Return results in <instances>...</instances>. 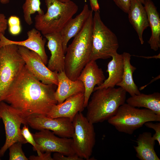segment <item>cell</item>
I'll list each match as a JSON object with an SVG mask.
<instances>
[{"label":"cell","instance_id":"obj_1","mask_svg":"<svg viewBox=\"0 0 160 160\" xmlns=\"http://www.w3.org/2000/svg\"><path fill=\"white\" fill-rule=\"evenodd\" d=\"M56 85L42 83L28 71L25 65L9 89L3 101L10 104L21 117L32 115L47 116L57 104Z\"/></svg>","mask_w":160,"mask_h":160},{"label":"cell","instance_id":"obj_2","mask_svg":"<svg viewBox=\"0 0 160 160\" xmlns=\"http://www.w3.org/2000/svg\"><path fill=\"white\" fill-rule=\"evenodd\" d=\"M93 12L81 31L67 47L65 55L64 71L70 79H77L90 61L92 48Z\"/></svg>","mask_w":160,"mask_h":160},{"label":"cell","instance_id":"obj_3","mask_svg":"<svg viewBox=\"0 0 160 160\" xmlns=\"http://www.w3.org/2000/svg\"><path fill=\"white\" fill-rule=\"evenodd\" d=\"M94 92L86 107V116L93 124L108 120L126 101L127 92L120 87L98 89Z\"/></svg>","mask_w":160,"mask_h":160},{"label":"cell","instance_id":"obj_4","mask_svg":"<svg viewBox=\"0 0 160 160\" xmlns=\"http://www.w3.org/2000/svg\"><path fill=\"white\" fill-rule=\"evenodd\" d=\"M47 11L34 18L35 28L44 36L59 33L77 12L78 7L71 0L65 3L58 0H45Z\"/></svg>","mask_w":160,"mask_h":160},{"label":"cell","instance_id":"obj_5","mask_svg":"<svg viewBox=\"0 0 160 160\" xmlns=\"http://www.w3.org/2000/svg\"><path fill=\"white\" fill-rule=\"evenodd\" d=\"M160 115L147 108L139 109L124 103L116 114L108 120L119 132L132 134L149 121H160Z\"/></svg>","mask_w":160,"mask_h":160},{"label":"cell","instance_id":"obj_6","mask_svg":"<svg viewBox=\"0 0 160 160\" xmlns=\"http://www.w3.org/2000/svg\"><path fill=\"white\" fill-rule=\"evenodd\" d=\"M119 44L116 35L103 22L100 11L93 19L92 48L90 60L110 58L117 53Z\"/></svg>","mask_w":160,"mask_h":160},{"label":"cell","instance_id":"obj_7","mask_svg":"<svg viewBox=\"0 0 160 160\" xmlns=\"http://www.w3.org/2000/svg\"><path fill=\"white\" fill-rule=\"evenodd\" d=\"M25 65L18 46L14 44L0 47V102Z\"/></svg>","mask_w":160,"mask_h":160},{"label":"cell","instance_id":"obj_8","mask_svg":"<svg viewBox=\"0 0 160 160\" xmlns=\"http://www.w3.org/2000/svg\"><path fill=\"white\" fill-rule=\"evenodd\" d=\"M72 123L74 128L72 145L75 153L83 159L89 160L95 143L93 124L81 112L76 115Z\"/></svg>","mask_w":160,"mask_h":160},{"label":"cell","instance_id":"obj_9","mask_svg":"<svg viewBox=\"0 0 160 160\" xmlns=\"http://www.w3.org/2000/svg\"><path fill=\"white\" fill-rule=\"evenodd\" d=\"M0 116L4 125L6 134L5 143L0 149L1 157L14 143L17 142L23 144L27 143L21 133L20 126L22 124H27L25 120L4 101L0 102Z\"/></svg>","mask_w":160,"mask_h":160},{"label":"cell","instance_id":"obj_10","mask_svg":"<svg viewBox=\"0 0 160 160\" xmlns=\"http://www.w3.org/2000/svg\"><path fill=\"white\" fill-rule=\"evenodd\" d=\"M18 49L25 67L33 76L43 83L57 86V73L49 69L37 53L21 46H18Z\"/></svg>","mask_w":160,"mask_h":160},{"label":"cell","instance_id":"obj_11","mask_svg":"<svg viewBox=\"0 0 160 160\" xmlns=\"http://www.w3.org/2000/svg\"><path fill=\"white\" fill-rule=\"evenodd\" d=\"M27 124L40 130L47 129L60 137L72 138L74 132L72 121L68 118H48L39 115H32L25 119Z\"/></svg>","mask_w":160,"mask_h":160},{"label":"cell","instance_id":"obj_12","mask_svg":"<svg viewBox=\"0 0 160 160\" xmlns=\"http://www.w3.org/2000/svg\"><path fill=\"white\" fill-rule=\"evenodd\" d=\"M32 135L39 150L42 152H58L66 156L75 154L72 138L57 137L47 129L40 130Z\"/></svg>","mask_w":160,"mask_h":160},{"label":"cell","instance_id":"obj_13","mask_svg":"<svg viewBox=\"0 0 160 160\" xmlns=\"http://www.w3.org/2000/svg\"><path fill=\"white\" fill-rule=\"evenodd\" d=\"M77 79L82 82L84 87V107L85 108L95 86L102 84L105 79V76L102 69L99 68L96 61L91 60L84 66Z\"/></svg>","mask_w":160,"mask_h":160},{"label":"cell","instance_id":"obj_14","mask_svg":"<svg viewBox=\"0 0 160 160\" xmlns=\"http://www.w3.org/2000/svg\"><path fill=\"white\" fill-rule=\"evenodd\" d=\"M28 38L21 41H15L9 40L4 35L0 33V47L5 45L14 44L25 47L37 53L41 57L46 65L48 62L45 45L46 39L43 38L41 33L35 28H33L27 32Z\"/></svg>","mask_w":160,"mask_h":160},{"label":"cell","instance_id":"obj_15","mask_svg":"<svg viewBox=\"0 0 160 160\" xmlns=\"http://www.w3.org/2000/svg\"><path fill=\"white\" fill-rule=\"evenodd\" d=\"M84 92L71 96L62 103L54 105L47 117L51 118L66 117L72 121L76 115L84 110Z\"/></svg>","mask_w":160,"mask_h":160},{"label":"cell","instance_id":"obj_16","mask_svg":"<svg viewBox=\"0 0 160 160\" xmlns=\"http://www.w3.org/2000/svg\"><path fill=\"white\" fill-rule=\"evenodd\" d=\"M44 36L48 41L47 46L51 54L47 68L57 73L64 71L65 53L59 33H50Z\"/></svg>","mask_w":160,"mask_h":160},{"label":"cell","instance_id":"obj_17","mask_svg":"<svg viewBox=\"0 0 160 160\" xmlns=\"http://www.w3.org/2000/svg\"><path fill=\"white\" fill-rule=\"evenodd\" d=\"M58 84L55 92V97L60 104L68 97L75 94L84 92L85 88L82 82L79 79H70L64 71L57 73Z\"/></svg>","mask_w":160,"mask_h":160},{"label":"cell","instance_id":"obj_18","mask_svg":"<svg viewBox=\"0 0 160 160\" xmlns=\"http://www.w3.org/2000/svg\"><path fill=\"white\" fill-rule=\"evenodd\" d=\"M92 12L89 9L88 5L85 4L81 12L75 18L71 19L59 32L65 53L69 40L81 31Z\"/></svg>","mask_w":160,"mask_h":160},{"label":"cell","instance_id":"obj_19","mask_svg":"<svg viewBox=\"0 0 160 160\" xmlns=\"http://www.w3.org/2000/svg\"><path fill=\"white\" fill-rule=\"evenodd\" d=\"M143 4L140 0H131L127 13L129 21L136 31L141 44L144 43L143 31L149 26L146 10Z\"/></svg>","mask_w":160,"mask_h":160},{"label":"cell","instance_id":"obj_20","mask_svg":"<svg viewBox=\"0 0 160 160\" xmlns=\"http://www.w3.org/2000/svg\"><path fill=\"white\" fill-rule=\"evenodd\" d=\"M143 4L147 13L151 34L148 41L151 49L157 51L160 47V18L159 13L151 0H144Z\"/></svg>","mask_w":160,"mask_h":160},{"label":"cell","instance_id":"obj_21","mask_svg":"<svg viewBox=\"0 0 160 160\" xmlns=\"http://www.w3.org/2000/svg\"><path fill=\"white\" fill-rule=\"evenodd\" d=\"M111 57L112 59L108 63L106 70L108 77L101 85L95 87L93 92L98 89L114 87L121 81L124 72L122 54L117 52Z\"/></svg>","mask_w":160,"mask_h":160},{"label":"cell","instance_id":"obj_22","mask_svg":"<svg viewBox=\"0 0 160 160\" xmlns=\"http://www.w3.org/2000/svg\"><path fill=\"white\" fill-rule=\"evenodd\" d=\"M136 142L137 145L134 148L140 160H160L154 150L155 140L151 132H144L139 134Z\"/></svg>","mask_w":160,"mask_h":160},{"label":"cell","instance_id":"obj_23","mask_svg":"<svg viewBox=\"0 0 160 160\" xmlns=\"http://www.w3.org/2000/svg\"><path fill=\"white\" fill-rule=\"evenodd\" d=\"M124 63V72L122 79L116 86L122 88L131 96L137 95L141 93L134 82L133 74L136 68L130 63L131 55L128 53L124 52L122 54Z\"/></svg>","mask_w":160,"mask_h":160},{"label":"cell","instance_id":"obj_24","mask_svg":"<svg viewBox=\"0 0 160 160\" xmlns=\"http://www.w3.org/2000/svg\"><path fill=\"white\" fill-rule=\"evenodd\" d=\"M127 103L135 107H144L160 115V94L155 92L145 94L140 93L131 96L126 100Z\"/></svg>","mask_w":160,"mask_h":160},{"label":"cell","instance_id":"obj_25","mask_svg":"<svg viewBox=\"0 0 160 160\" xmlns=\"http://www.w3.org/2000/svg\"><path fill=\"white\" fill-rule=\"evenodd\" d=\"M22 6L24 20L28 25L33 23L31 15L37 12L38 14L42 15L44 12L40 7V0H25Z\"/></svg>","mask_w":160,"mask_h":160},{"label":"cell","instance_id":"obj_26","mask_svg":"<svg viewBox=\"0 0 160 160\" xmlns=\"http://www.w3.org/2000/svg\"><path fill=\"white\" fill-rule=\"evenodd\" d=\"M22 144L19 142L14 143L9 148V160H28L22 149Z\"/></svg>","mask_w":160,"mask_h":160},{"label":"cell","instance_id":"obj_27","mask_svg":"<svg viewBox=\"0 0 160 160\" xmlns=\"http://www.w3.org/2000/svg\"><path fill=\"white\" fill-rule=\"evenodd\" d=\"M9 31L13 36L19 34L21 32L22 28L19 18L15 15L11 16L7 20Z\"/></svg>","mask_w":160,"mask_h":160},{"label":"cell","instance_id":"obj_28","mask_svg":"<svg viewBox=\"0 0 160 160\" xmlns=\"http://www.w3.org/2000/svg\"><path fill=\"white\" fill-rule=\"evenodd\" d=\"M26 125H24L21 129V133L27 143H29L33 146V150L36 151L38 155H39L42 152L39 150L38 145L36 142L32 134L30 131L28 127Z\"/></svg>","mask_w":160,"mask_h":160},{"label":"cell","instance_id":"obj_29","mask_svg":"<svg viewBox=\"0 0 160 160\" xmlns=\"http://www.w3.org/2000/svg\"><path fill=\"white\" fill-rule=\"evenodd\" d=\"M144 125L147 127L153 129L155 131V133L152 135L154 139L157 140L159 145H160V123H153L152 121L145 123Z\"/></svg>","mask_w":160,"mask_h":160},{"label":"cell","instance_id":"obj_30","mask_svg":"<svg viewBox=\"0 0 160 160\" xmlns=\"http://www.w3.org/2000/svg\"><path fill=\"white\" fill-rule=\"evenodd\" d=\"M54 160H83L76 154L66 156L58 152H55L53 155Z\"/></svg>","mask_w":160,"mask_h":160},{"label":"cell","instance_id":"obj_31","mask_svg":"<svg viewBox=\"0 0 160 160\" xmlns=\"http://www.w3.org/2000/svg\"><path fill=\"white\" fill-rule=\"evenodd\" d=\"M116 4L125 13H127L130 7L131 0H113Z\"/></svg>","mask_w":160,"mask_h":160},{"label":"cell","instance_id":"obj_32","mask_svg":"<svg viewBox=\"0 0 160 160\" xmlns=\"http://www.w3.org/2000/svg\"><path fill=\"white\" fill-rule=\"evenodd\" d=\"M51 152H45L44 153L42 152L39 155L37 156L32 155L30 156L28 159L30 160H54L51 155Z\"/></svg>","mask_w":160,"mask_h":160},{"label":"cell","instance_id":"obj_33","mask_svg":"<svg viewBox=\"0 0 160 160\" xmlns=\"http://www.w3.org/2000/svg\"><path fill=\"white\" fill-rule=\"evenodd\" d=\"M7 26V20L6 16L3 14H0V33L4 35Z\"/></svg>","mask_w":160,"mask_h":160},{"label":"cell","instance_id":"obj_34","mask_svg":"<svg viewBox=\"0 0 160 160\" xmlns=\"http://www.w3.org/2000/svg\"><path fill=\"white\" fill-rule=\"evenodd\" d=\"M91 10L93 11H99L100 7L97 0H89Z\"/></svg>","mask_w":160,"mask_h":160},{"label":"cell","instance_id":"obj_35","mask_svg":"<svg viewBox=\"0 0 160 160\" xmlns=\"http://www.w3.org/2000/svg\"><path fill=\"white\" fill-rule=\"evenodd\" d=\"M9 0H0V2L3 4H7L9 3Z\"/></svg>","mask_w":160,"mask_h":160},{"label":"cell","instance_id":"obj_36","mask_svg":"<svg viewBox=\"0 0 160 160\" xmlns=\"http://www.w3.org/2000/svg\"><path fill=\"white\" fill-rule=\"evenodd\" d=\"M59 1H60L62 2H68L71 0H58Z\"/></svg>","mask_w":160,"mask_h":160},{"label":"cell","instance_id":"obj_37","mask_svg":"<svg viewBox=\"0 0 160 160\" xmlns=\"http://www.w3.org/2000/svg\"><path fill=\"white\" fill-rule=\"evenodd\" d=\"M142 2V4H143V3H144V0H140Z\"/></svg>","mask_w":160,"mask_h":160},{"label":"cell","instance_id":"obj_38","mask_svg":"<svg viewBox=\"0 0 160 160\" xmlns=\"http://www.w3.org/2000/svg\"><path fill=\"white\" fill-rule=\"evenodd\" d=\"M0 119H1V117H0Z\"/></svg>","mask_w":160,"mask_h":160},{"label":"cell","instance_id":"obj_39","mask_svg":"<svg viewBox=\"0 0 160 160\" xmlns=\"http://www.w3.org/2000/svg\"><path fill=\"white\" fill-rule=\"evenodd\" d=\"M1 159L0 158V160H1Z\"/></svg>","mask_w":160,"mask_h":160}]
</instances>
